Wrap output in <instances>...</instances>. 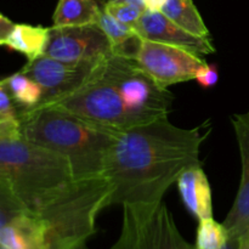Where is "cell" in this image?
Segmentation results:
<instances>
[{
    "label": "cell",
    "instance_id": "cell-1",
    "mask_svg": "<svg viewBox=\"0 0 249 249\" xmlns=\"http://www.w3.org/2000/svg\"><path fill=\"white\" fill-rule=\"evenodd\" d=\"M206 128H180L163 118L119 133L107 172L114 186L111 206L162 203L181 173L201 164V145L211 133Z\"/></svg>",
    "mask_w": 249,
    "mask_h": 249
},
{
    "label": "cell",
    "instance_id": "cell-11",
    "mask_svg": "<svg viewBox=\"0 0 249 249\" xmlns=\"http://www.w3.org/2000/svg\"><path fill=\"white\" fill-rule=\"evenodd\" d=\"M241 156V180L237 195L224 225L230 238L241 240L249 233V112L231 118Z\"/></svg>",
    "mask_w": 249,
    "mask_h": 249
},
{
    "label": "cell",
    "instance_id": "cell-17",
    "mask_svg": "<svg viewBox=\"0 0 249 249\" xmlns=\"http://www.w3.org/2000/svg\"><path fill=\"white\" fill-rule=\"evenodd\" d=\"M0 85L6 89L19 111H31L40 106L43 101V89L40 85L21 70L2 78Z\"/></svg>",
    "mask_w": 249,
    "mask_h": 249
},
{
    "label": "cell",
    "instance_id": "cell-13",
    "mask_svg": "<svg viewBox=\"0 0 249 249\" xmlns=\"http://www.w3.org/2000/svg\"><path fill=\"white\" fill-rule=\"evenodd\" d=\"M0 247L5 249H50L48 229L31 211H24L0 226Z\"/></svg>",
    "mask_w": 249,
    "mask_h": 249
},
{
    "label": "cell",
    "instance_id": "cell-3",
    "mask_svg": "<svg viewBox=\"0 0 249 249\" xmlns=\"http://www.w3.org/2000/svg\"><path fill=\"white\" fill-rule=\"evenodd\" d=\"M63 156L21 139H0V185L32 213L40 211L74 181Z\"/></svg>",
    "mask_w": 249,
    "mask_h": 249
},
{
    "label": "cell",
    "instance_id": "cell-15",
    "mask_svg": "<svg viewBox=\"0 0 249 249\" xmlns=\"http://www.w3.org/2000/svg\"><path fill=\"white\" fill-rule=\"evenodd\" d=\"M50 36V27L15 23L14 28L0 44L12 51L22 53L27 61H33L44 55Z\"/></svg>",
    "mask_w": 249,
    "mask_h": 249
},
{
    "label": "cell",
    "instance_id": "cell-21",
    "mask_svg": "<svg viewBox=\"0 0 249 249\" xmlns=\"http://www.w3.org/2000/svg\"><path fill=\"white\" fill-rule=\"evenodd\" d=\"M97 26L101 28V31L108 38L109 43L112 45V50H114L119 45L125 43L126 40H129L130 38H133V36L139 34L135 27H131L129 24L118 21L113 16L107 14L104 9H102L101 15H100Z\"/></svg>",
    "mask_w": 249,
    "mask_h": 249
},
{
    "label": "cell",
    "instance_id": "cell-9",
    "mask_svg": "<svg viewBox=\"0 0 249 249\" xmlns=\"http://www.w3.org/2000/svg\"><path fill=\"white\" fill-rule=\"evenodd\" d=\"M44 55L68 63H96L113 55L106 34L97 24L83 27H50Z\"/></svg>",
    "mask_w": 249,
    "mask_h": 249
},
{
    "label": "cell",
    "instance_id": "cell-12",
    "mask_svg": "<svg viewBox=\"0 0 249 249\" xmlns=\"http://www.w3.org/2000/svg\"><path fill=\"white\" fill-rule=\"evenodd\" d=\"M135 29L143 39L186 49L199 56L215 53L212 38L192 34L168 18L163 12L145 10Z\"/></svg>",
    "mask_w": 249,
    "mask_h": 249
},
{
    "label": "cell",
    "instance_id": "cell-2",
    "mask_svg": "<svg viewBox=\"0 0 249 249\" xmlns=\"http://www.w3.org/2000/svg\"><path fill=\"white\" fill-rule=\"evenodd\" d=\"M19 112L22 138L63 156L75 180L107 177L119 133L95 125L60 107L43 106Z\"/></svg>",
    "mask_w": 249,
    "mask_h": 249
},
{
    "label": "cell",
    "instance_id": "cell-19",
    "mask_svg": "<svg viewBox=\"0 0 249 249\" xmlns=\"http://www.w3.org/2000/svg\"><path fill=\"white\" fill-rule=\"evenodd\" d=\"M21 138V112L6 89L0 85V139Z\"/></svg>",
    "mask_w": 249,
    "mask_h": 249
},
{
    "label": "cell",
    "instance_id": "cell-18",
    "mask_svg": "<svg viewBox=\"0 0 249 249\" xmlns=\"http://www.w3.org/2000/svg\"><path fill=\"white\" fill-rule=\"evenodd\" d=\"M160 12L190 33L202 38H212L194 0H168Z\"/></svg>",
    "mask_w": 249,
    "mask_h": 249
},
{
    "label": "cell",
    "instance_id": "cell-24",
    "mask_svg": "<svg viewBox=\"0 0 249 249\" xmlns=\"http://www.w3.org/2000/svg\"><path fill=\"white\" fill-rule=\"evenodd\" d=\"M15 23L12 21H10L4 14L0 15V40L4 39L7 34L11 32V29L14 28Z\"/></svg>",
    "mask_w": 249,
    "mask_h": 249
},
{
    "label": "cell",
    "instance_id": "cell-10",
    "mask_svg": "<svg viewBox=\"0 0 249 249\" xmlns=\"http://www.w3.org/2000/svg\"><path fill=\"white\" fill-rule=\"evenodd\" d=\"M100 63H68L41 55L36 60L27 61L21 71L41 87L43 101L39 107H43L56 104L80 89Z\"/></svg>",
    "mask_w": 249,
    "mask_h": 249
},
{
    "label": "cell",
    "instance_id": "cell-5",
    "mask_svg": "<svg viewBox=\"0 0 249 249\" xmlns=\"http://www.w3.org/2000/svg\"><path fill=\"white\" fill-rule=\"evenodd\" d=\"M105 61L80 89L50 106L60 107L101 128L122 133L138 125L129 114L116 83L107 73Z\"/></svg>",
    "mask_w": 249,
    "mask_h": 249
},
{
    "label": "cell",
    "instance_id": "cell-14",
    "mask_svg": "<svg viewBox=\"0 0 249 249\" xmlns=\"http://www.w3.org/2000/svg\"><path fill=\"white\" fill-rule=\"evenodd\" d=\"M179 195L187 211L197 219L213 216V196L202 164L192 165L181 173L177 181Z\"/></svg>",
    "mask_w": 249,
    "mask_h": 249
},
{
    "label": "cell",
    "instance_id": "cell-16",
    "mask_svg": "<svg viewBox=\"0 0 249 249\" xmlns=\"http://www.w3.org/2000/svg\"><path fill=\"white\" fill-rule=\"evenodd\" d=\"M101 12L99 0H58L53 15V27L94 26Z\"/></svg>",
    "mask_w": 249,
    "mask_h": 249
},
{
    "label": "cell",
    "instance_id": "cell-30",
    "mask_svg": "<svg viewBox=\"0 0 249 249\" xmlns=\"http://www.w3.org/2000/svg\"><path fill=\"white\" fill-rule=\"evenodd\" d=\"M0 249H5V248H1V247H0Z\"/></svg>",
    "mask_w": 249,
    "mask_h": 249
},
{
    "label": "cell",
    "instance_id": "cell-6",
    "mask_svg": "<svg viewBox=\"0 0 249 249\" xmlns=\"http://www.w3.org/2000/svg\"><path fill=\"white\" fill-rule=\"evenodd\" d=\"M105 68L116 83L136 125L168 118L174 96L143 72L135 61L112 55L105 61Z\"/></svg>",
    "mask_w": 249,
    "mask_h": 249
},
{
    "label": "cell",
    "instance_id": "cell-7",
    "mask_svg": "<svg viewBox=\"0 0 249 249\" xmlns=\"http://www.w3.org/2000/svg\"><path fill=\"white\" fill-rule=\"evenodd\" d=\"M111 249H197L180 233L164 203L123 206L122 232Z\"/></svg>",
    "mask_w": 249,
    "mask_h": 249
},
{
    "label": "cell",
    "instance_id": "cell-23",
    "mask_svg": "<svg viewBox=\"0 0 249 249\" xmlns=\"http://www.w3.org/2000/svg\"><path fill=\"white\" fill-rule=\"evenodd\" d=\"M195 80H196L202 88H204V89H209V88L215 87L219 82L218 68H216L215 65H209V63H206L203 67L199 68Z\"/></svg>",
    "mask_w": 249,
    "mask_h": 249
},
{
    "label": "cell",
    "instance_id": "cell-22",
    "mask_svg": "<svg viewBox=\"0 0 249 249\" xmlns=\"http://www.w3.org/2000/svg\"><path fill=\"white\" fill-rule=\"evenodd\" d=\"M102 5V9L117 18L118 21L123 22V23L129 24L131 27H135L139 19L142 16L145 9L138 6V5L130 4V2H123V1H109L105 2Z\"/></svg>",
    "mask_w": 249,
    "mask_h": 249
},
{
    "label": "cell",
    "instance_id": "cell-26",
    "mask_svg": "<svg viewBox=\"0 0 249 249\" xmlns=\"http://www.w3.org/2000/svg\"><path fill=\"white\" fill-rule=\"evenodd\" d=\"M109 1H123V2H130V4L138 5V6L145 9V0H99L100 4H105V2ZM146 10V9H145Z\"/></svg>",
    "mask_w": 249,
    "mask_h": 249
},
{
    "label": "cell",
    "instance_id": "cell-28",
    "mask_svg": "<svg viewBox=\"0 0 249 249\" xmlns=\"http://www.w3.org/2000/svg\"><path fill=\"white\" fill-rule=\"evenodd\" d=\"M240 249H249V233L240 240Z\"/></svg>",
    "mask_w": 249,
    "mask_h": 249
},
{
    "label": "cell",
    "instance_id": "cell-4",
    "mask_svg": "<svg viewBox=\"0 0 249 249\" xmlns=\"http://www.w3.org/2000/svg\"><path fill=\"white\" fill-rule=\"evenodd\" d=\"M114 186L107 177L74 180L36 215L48 229L50 249H68L96 233V218L111 206Z\"/></svg>",
    "mask_w": 249,
    "mask_h": 249
},
{
    "label": "cell",
    "instance_id": "cell-29",
    "mask_svg": "<svg viewBox=\"0 0 249 249\" xmlns=\"http://www.w3.org/2000/svg\"><path fill=\"white\" fill-rule=\"evenodd\" d=\"M68 249H89V248H88L87 242H82V243H78V245L73 246V247H71Z\"/></svg>",
    "mask_w": 249,
    "mask_h": 249
},
{
    "label": "cell",
    "instance_id": "cell-25",
    "mask_svg": "<svg viewBox=\"0 0 249 249\" xmlns=\"http://www.w3.org/2000/svg\"><path fill=\"white\" fill-rule=\"evenodd\" d=\"M168 0H145V9L150 11H162Z\"/></svg>",
    "mask_w": 249,
    "mask_h": 249
},
{
    "label": "cell",
    "instance_id": "cell-27",
    "mask_svg": "<svg viewBox=\"0 0 249 249\" xmlns=\"http://www.w3.org/2000/svg\"><path fill=\"white\" fill-rule=\"evenodd\" d=\"M223 249H240V240H233V238H230L229 242L226 243V246Z\"/></svg>",
    "mask_w": 249,
    "mask_h": 249
},
{
    "label": "cell",
    "instance_id": "cell-20",
    "mask_svg": "<svg viewBox=\"0 0 249 249\" xmlns=\"http://www.w3.org/2000/svg\"><path fill=\"white\" fill-rule=\"evenodd\" d=\"M230 240L228 229L214 218H207L198 221L196 233L197 249H223Z\"/></svg>",
    "mask_w": 249,
    "mask_h": 249
},
{
    "label": "cell",
    "instance_id": "cell-8",
    "mask_svg": "<svg viewBox=\"0 0 249 249\" xmlns=\"http://www.w3.org/2000/svg\"><path fill=\"white\" fill-rule=\"evenodd\" d=\"M135 63L158 85L168 89L170 85L195 79L207 61L186 49L142 38Z\"/></svg>",
    "mask_w": 249,
    "mask_h": 249
}]
</instances>
